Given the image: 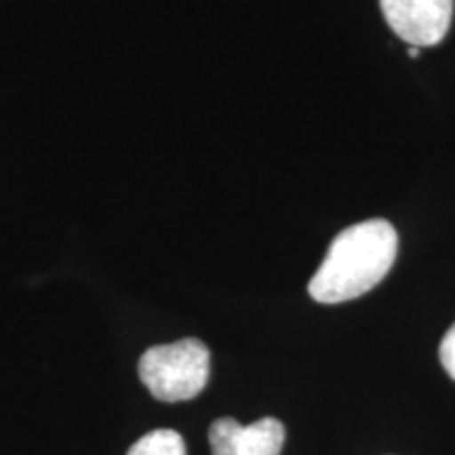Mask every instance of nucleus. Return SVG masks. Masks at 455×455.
<instances>
[{
    "label": "nucleus",
    "mask_w": 455,
    "mask_h": 455,
    "mask_svg": "<svg viewBox=\"0 0 455 455\" xmlns=\"http://www.w3.org/2000/svg\"><path fill=\"white\" fill-rule=\"evenodd\" d=\"M398 251V235L388 220H367L341 230L310 278L308 293L321 304L361 298L384 281Z\"/></svg>",
    "instance_id": "1"
},
{
    "label": "nucleus",
    "mask_w": 455,
    "mask_h": 455,
    "mask_svg": "<svg viewBox=\"0 0 455 455\" xmlns=\"http://www.w3.org/2000/svg\"><path fill=\"white\" fill-rule=\"evenodd\" d=\"M127 455H186V443L175 430H152L141 436Z\"/></svg>",
    "instance_id": "5"
},
{
    "label": "nucleus",
    "mask_w": 455,
    "mask_h": 455,
    "mask_svg": "<svg viewBox=\"0 0 455 455\" xmlns=\"http://www.w3.org/2000/svg\"><path fill=\"white\" fill-rule=\"evenodd\" d=\"M455 0H379L384 20L411 47H435L447 36Z\"/></svg>",
    "instance_id": "3"
},
{
    "label": "nucleus",
    "mask_w": 455,
    "mask_h": 455,
    "mask_svg": "<svg viewBox=\"0 0 455 455\" xmlns=\"http://www.w3.org/2000/svg\"><path fill=\"white\" fill-rule=\"evenodd\" d=\"M138 369L141 382L158 401H190L207 386L212 355L201 339L186 338L146 350Z\"/></svg>",
    "instance_id": "2"
},
{
    "label": "nucleus",
    "mask_w": 455,
    "mask_h": 455,
    "mask_svg": "<svg viewBox=\"0 0 455 455\" xmlns=\"http://www.w3.org/2000/svg\"><path fill=\"white\" fill-rule=\"evenodd\" d=\"M209 445L213 455H281L284 426L276 418H261L249 426L221 418L209 428Z\"/></svg>",
    "instance_id": "4"
},
{
    "label": "nucleus",
    "mask_w": 455,
    "mask_h": 455,
    "mask_svg": "<svg viewBox=\"0 0 455 455\" xmlns=\"http://www.w3.org/2000/svg\"><path fill=\"white\" fill-rule=\"evenodd\" d=\"M409 55L418 57L419 55V47H409Z\"/></svg>",
    "instance_id": "7"
},
{
    "label": "nucleus",
    "mask_w": 455,
    "mask_h": 455,
    "mask_svg": "<svg viewBox=\"0 0 455 455\" xmlns=\"http://www.w3.org/2000/svg\"><path fill=\"white\" fill-rule=\"evenodd\" d=\"M439 356H441L443 367H445V371L449 373V378L455 379V325L449 329L445 338H443Z\"/></svg>",
    "instance_id": "6"
}]
</instances>
